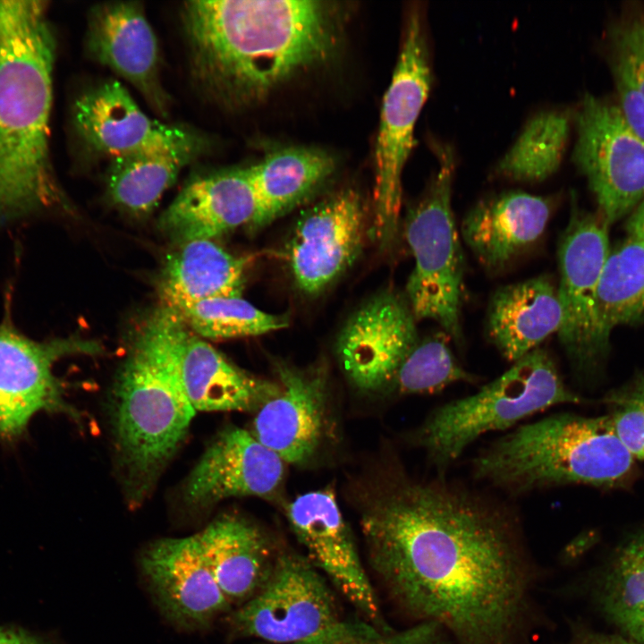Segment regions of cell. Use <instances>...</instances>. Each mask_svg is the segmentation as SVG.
I'll return each mask as SVG.
<instances>
[{"instance_id":"1","label":"cell","mask_w":644,"mask_h":644,"mask_svg":"<svg viewBox=\"0 0 644 644\" xmlns=\"http://www.w3.org/2000/svg\"><path fill=\"white\" fill-rule=\"evenodd\" d=\"M370 567L409 617L456 644H527L538 572L514 511L447 479L397 470L361 514Z\"/></svg>"},{"instance_id":"2","label":"cell","mask_w":644,"mask_h":644,"mask_svg":"<svg viewBox=\"0 0 644 644\" xmlns=\"http://www.w3.org/2000/svg\"><path fill=\"white\" fill-rule=\"evenodd\" d=\"M181 13L194 82L228 108L258 103L328 60L342 14L316 0H193Z\"/></svg>"},{"instance_id":"3","label":"cell","mask_w":644,"mask_h":644,"mask_svg":"<svg viewBox=\"0 0 644 644\" xmlns=\"http://www.w3.org/2000/svg\"><path fill=\"white\" fill-rule=\"evenodd\" d=\"M55 50L47 2L0 1V227L68 205L50 151Z\"/></svg>"},{"instance_id":"4","label":"cell","mask_w":644,"mask_h":644,"mask_svg":"<svg viewBox=\"0 0 644 644\" xmlns=\"http://www.w3.org/2000/svg\"><path fill=\"white\" fill-rule=\"evenodd\" d=\"M187 331L180 317L162 305L139 333L113 385L111 434L130 508L149 496L196 413L181 375Z\"/></svg>"},{"instance_id":"5","label":"cell","mask_w":644,"mask_h":644,"mask_svg":"<svg viewBox=\"0 0 644 644\" xmlns=\"http://www.w3.org/2000/svg\"><path fill=\"white\" fill-rule=\"evenodd\" d=\"M634 459L608 415L556 413L521 425L471 461L473 477L512 496L572 484L609 486L631 472Z\"/></svg>"},{"instance_id":"6","label":"cell","mask_w":644,"mask_h":644,"mask_svg":"<svg viewBox=\"0 0 644 644\" xmlns=\"http://www.w3.org/2000/svg\"><path fill=\"white\" fill-rule=\"evenodd\" d=\"M580 402L564 383L549 353L538 347L475 394L435 409L414 438L443 475L482 435L513 428L553 406Z\"/></svg>"},{"instance_id":"7","label":"cell","mask_w":644,"mask_h":644,"mask_svg":"<svg viewBox=\"0 0 644 644\" xmlns=\"http://www.w3.org/2000/svg\"><path fill=\"white\" fill-rule=\"evenodd\" d=\"M236 637L268 644H326L382 631L344 620L330 582L305 556L281 552L266 584L227 618Z\"/></svg>"},{"instance_id":"8","label":"cell","mask_w":644,"mask_h":644,"mask_svg":"<svg viewBox=\"0 0 644 644\" xmlns=\"http://www.w3.org/2000/svg\"><path fill=\"white\" fill-rule=\"evenodd\" d=\"M436 172L411 209L405 237L415 259L406 300L416 318L436 322L456 343L462 341L464 261L452 208L454 156L450 146L435 144Z\"/></svg>"},{"instance_id":"9","label":"cell","mask_w":644,"mask_h":644,"mask_svg":"<svg viewBox=\"0 0 644 644\" xmlns=\"http://www.w3.org/2000/svg\"><path fill=\"white\" fill-rule=\"evenodd\" d=\"M432 70L422 8L406 14L402 46L384 96L375 149V236L387 247L398 231L402 175L414 145V128L428 96Z\"/></svg>"},{"instance_id":"10","label":"cell","mask_w":644,"mask_h":644,"mask_svg":"<svg viewBox=\"0 0 644 644\" xmlns=\"http://www.w3.org/2000/svg\"><path fill=\"white\" fill-rule=\"evenodd\" d=\"M574 121L572 161L609 225L644 199V140L630 129L616 104L591 94L584 95Z\"/></svg>"},{"instance_id":"11","label":"cell","mask_w":644,"mask_h":644,"mask_svg":"<svg viewBox=\"0 0 644 644\" xmlns=\"http://www.w3.org/2000/svg\"><path fill=\"white\" fill-rule=\"evenodd\" d=\"M100 351L93 341L70 337L38 342L8 322L0 324V437L21 435L40 411L78 418V411L64 399L54 366L66 356Z\"/></svg>"},{"instance_id":"12","label":"cell","mask_w":644,"mask_h":644,"mask_svg":"<svg viewBox=\"0 0 644 644\" xmlns=\"http://www.w3.org/2000/svg\"><path fill=\"white\" fill-rule=\"evenodd\" d=\"M609 252L608 224L574 208L558 250L563 320L557 334L579 369L589 368L607 346L598 331L596 295Z\"/></svg>"},{"instance_id":"13","label":"cell","mask_w":644,"mask_h":644,"mask_svg":"<svg viewBox=\"0 0 644 644\" xmlns=\"http://www.w3.org/2000/svg\"><path fill=\"white\" fill-rule=\"evenodd\" d=\"M287 518L305 556L362 620L382 632L392 631L334 494L319 490L298 496L289 505Z\"/></svg>"},{"instance_id":"14","label":"cell","mask_w":644,"mask_h":644,"mask_svg":"<svg viewBox=\"0 0 644 644\" xmlns=\"http://www.w3.org/2000/svg\"><path fill=\"white\" fill-rule=\"evenodd\" d=\"M416 318L407 300L380 292L348 318L336 340V355L359 390L392 388L403 360L419 341Z\"/></svg>"},{"instance_id":"15","label":"cell","mask_w":644,"mask_h":644,"mask_svg":"<svg viewBox=\"0 0 644 644\" xmlns=\"http://www.w3.org/2000/svg\"><path fill=\"white\" fill-rule=\"evenodd\" d=\"M70 116L80 143L91 153L111 158L208 144L193 131L148 117L117 80H106L80 94Z\"/></svg>"},{"instance_id":"16","label":"cell","mask_w":644,"mask_h":644,"mask_svg":"<svg viewBox=\"0 0 644 644\" xmlns=\"http://www.w3.org/2000/svg\"><path fill=\"white\" fill-rule=\"evenodd\" d=\"M366 231L360 194L343 190L319 202L298 220L288 247L297 287L307 294L326 289L358 257Z\"/></svg>"},{"instance_id":"17","label":"cell","mask_w":644,"mask_h":644,"mask_svg":"<svg viewBox=\"0 0 644 644\" xmlns=\"http://www.w3.org/2000/svg\"><path fill=\"white\" fill-rule=\"evenodd\" d=\"M140 565L160 611L180 629H208L231 609L197 533L157 539L144 549Z\"/></svg>"},{"instance_id":"18","label":"cell","mask_w":644,"mask_h":644,"mask_svg":"<svg viewBox=\"0 0 644 644\" xmlns=\"http://www.w3.org/2000/svg\"><path fill=\"white\" fill-rule=\"evenodd\" d=\"M85 49L89 57L130 82L162 117L170 97L161 81L157 36L140 2L102 3L87 18Z\"/></svg>"},{"instance_id":"19","label":"cell","mask_w":644,"mask_h":644,"mask_svg":"<svg viewBox=\"0 0 644 644\" xmlns=\"http://www.w3.org/2000/svg\"><path fill=\"white\" fill-rule=\"evenodd\" d=\"M284 462L250 432L228 427L208 444L186 478L183 504L204 511L230 497H270L279 489Z\"/></svg>"},{"instance_id":"20","label":"cell","mask_w":644,"mask_h":644,"mask_svg":"<svg viewBox=\"0 0 644 644\" xmlns=\"http://www.w3.org/2000/svg\"><path fill=\"white\" fill-rule=\"evenodd\" d=\"M276 372L279 391L258 410L252 435L284 462L302 463L316 453L324 434L326 377L321 369L282 363Z\"/></svg>"},{"instance_id":"21","label":"cell","mask_w":644,"mask_h":644,"mask_svg":"<svg viewBox=\"0 0 644 644\" xmlns=\"http://www.w3.org/2000/svg\"><path fill=\"white\" fill-rule=\"evenodd\" d=\"M256 208L247 167L221 169L191 179L163 212L158 225L175 245L214 241L248 226Z\"/></svg>"},{"instance_id":"22","label":"cell","mask_w":644,"mask_h":644,"mask_svg":"<svg viewBox=\"0 0 644 644\" xmlns=\"http://www.w3.org/2000/svg\"><path fill=\"white\" fill-rule=\"evenodd\" d=\"M551 211L550 199L518 191L499 193L468 211L462 237L484 267L501 270L540 238Z\"/></svg>"},{"instance_id":"23","label":"cell","mask_w":644,"mask_h":644,"mask_svg":"<svg viewBox=\"0 0 644 644\" xmlns=\"http://www.w3.org/2000/svg\"><path fill=\"white\" fill-rule=\"evenodd\" d=\"M216 582L233 605L240 606L266 584L281 552L257 524L226 513L197 533Z\"/></svg>"},{"instance_id":"24","label":"cell","mask_w":644,"mask_h":644,"mask_svg":"<svg viewBox=\"0 0 644 644\" xmlns=\"http://www.w3.org/2000/svg\"><path fill=\"white\" fill-rule=\"evenodd\" d=\"M562 320L557 288L541 275L497 289L488 306L487 326L494 345L513 363L558 333Z\"/></svg>"},{"instance_id":"25","label":"cell","mask_w":644,"mask_h":644,"mask_svg":"<svg viewBox=\"0 0 644 644\" xmlns=\"http://www.w3.org/2000/svg\"><path fill=\"white\" fill-rule=\"evenodd\" d=\"M181 375L196 411H258L279 391V385L238 368L189 328L182 347Z\"/></svg>"},{"instance_id":"26","label":"cell","mask_w":644,"mask_h":644,"mask_svg":"<svg viewBox=\"0 0 644 644\" xmlns=\"http://www.w3.org/2000/svg\"><path fill=\"white\" fill-rule=\"evenodd\" d=\"M335 166L328 153L309 147L282 148L248 166L257 204L250 231L267 226L307 199Z\"/></svg>"},{"instance_id":"27","label":"cell","mask_w":644,"mask_h":644,"mask_svg":"<svg viewBox=\"0 0 644 644\" xmlns=\"http://www.w3.org/2000/svg\"><path fill=\"white\" fill-rule=\"evenodd\" d=\"M247 262L212 240L176 244L158 283L163 305L174 307L220 297H242Z\"/></svg>"},{"instance_id":"28","label":"cell","mask_w":644,"mask_h":644,"mask_svg":"<svg viewBox=\"0 0 644 644\" xmlns=\"http://www.w3.org/2000/svg\"><path fill=\"white\" fill-rule=\"evenodd\" d=\"M208 144L163 148L111 158L106 193L111 202L136 216L151 213L182 169Z\"/></svg>"},{"instance_id":"29","label":"cell","mask_w":644,"mask_h":644,"mask_svg":"<svg viewBox=\"0 0 644 644\" xmlns=\"http://www.w3.org/2000/svg\"><path fill=\"white\" fill-rule=\"evenodd\" d=\"M598 331L607 345L615 326L644 319V241L628 237L610 250L596 295Z\"/></svg>"},{"instance_id":"30","label":"cell","mask_w":644,"mask_h":644,"mask_svg":"<svg viewBox=\"0 0 644 644\" xmlns=\"http://www.w3.org/2000/svg\"><path fill=\"white\" fill-rule=\"evenodd\" d=\"M597 598L604 614L635 644H644V531L616 551L602 573Z\"/></svg>"},{"instance_id":"31","label":"cell","mask_w":644,"mask_h":644,"mask_svg":"<svg viewBox=\"0 0 644 644\" xmlns=\"http://www.w3.org/2000/svg\"><path fill=\"white\" fill-rule=\"evenodd\" d=\"M570 131L569 114L543 111L530 119L496 172L506 178L537 182L553 174L564 157Z\"/></svg>"},{"instance_id":"32","label":"cell","mask_w":644,"mask_h":644,"mask_svg":"<svg viewBox=\"0 0 644 644\" xmlns=\"http://www.w3.org/2000/svg\"><path fill=\"white\" fill-rule=\"evenodd\" d=\"M169 308L193 334L203 339L259 335L288 325L285 317L265 312L242 297L212 298Z\"/></svg>"},{"instance_id":"33","label":"cell","mask_w":644,"mask_h":644,"mask_svg":"<svg viewBox=\"0 0 644 644\" xmlns=\"http://www.w3.org/2000/svg\"><path fill=\"white\" fill-rule=\"evenodd\" d=\"M478 377L464 369L452 352L445 334L418 341L401 365L392 388L402 394H436Z\"/></svg>"},{"instance_id":"34","label":"cell","mask_w":644,"mask_h":644,"mask_svg":"<svg viewBox=\"0 0 644 644\" xmlns=\"http://www.w3.org/2000/svg\"><path fill=\"white\" fill-rule=\"evenodd\" d=\"M610 66L623 71L644 96V13L622 17L609 31Z\"/></svg>"},{"instance_id":"35","label":"cell","mask_w":644,"mask_h":644,"mask_svg":"<svg viewBox=\"0 0 644 644\" xmlns=\"http://www.w3.org/2000/svg\"><path fill=\"white\" fill-rule=\"evenodd\" d=\"M620 408L608 415L611 428L632 458L644 461V406L619 398Z\"/></svg>"},{"instance_id":"36","label":"cell","mask_w":644,"mask_h":644,"mask_svg":"<svg viewBox=\"0 0 644 644\" xmlns=\"http://www.w3.org/2000/svg\"><path fill=\"white\" fill-rule=\"evenodd\" d=\"M326 644H450L447 632L436 623L422 622L403 630L381 632Z\"/></svg>"},{"instance_id":"37","label":"cell","mask_w":644,"mask_h":644,"mask_svg":"<svg viewBox=\"0 0 644 644\" xmlns=\"http://www.w3.org/2000/svg\"><path fill=\"white\" fill-rule=\"evenodd\" d=\"M618 109L630 129L644 140V96L623 71L611 66Z\"/></svg>"},{"instance_id":"38","label":"cell","mask_w":644,"mask_h":644,"mask_svg":"<svg viewBox=\"0 0 644 644\" xmlns=\"http://www.w3.org/2000/svg\"><path fill=\"white\" fill-rule=\"evenodd\" d=\"M565 644H635L629 639L621 636L605 635L599 633L589 632L586 631H580L572 636V638Z\"/></svg>"},{"instance_id":"39","label":"cell","mask_w":644,"mask_h":644,"mask_svg":"<svg viewBox=\"0 0 644 644\" xmlns=\"http://www.w3.org/2000/svg\"><path fill=\"white\" fill-rule=\"evenodd\" d=\"M626 229L629 237L644 241V199L631 213Z\"/></svg>"},{"instance_id":"40","label":"cell","mask_w":644,"mask_h":644,"mask_svg":"<svg viewBox=\"0 0 644 644\" xmlns=\"http://www.w3.org/2000/svg\"><path fill=\"white\" fill-rule=\"evenodd\" d=\"M0 644H40L34 638L21 631L0 627Z\"/></svg>"},{"instance_id":"41","label":"cell","mask_w":644,"mask_h":644,"mask_svg":"<svg viewBox=\"0 0 644 644\" xmlns=\"http://www.w3.org/2000/svg\"><path fill=\"white\" fill-rule=\"evenodd\" d=\"M621 399L635 402L644 406V380L638 384L629 394Z\"/></svg>"}]
</instances>
